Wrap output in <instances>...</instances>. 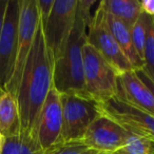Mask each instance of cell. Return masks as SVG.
I'll return each instance as SVG.
<instances>
[{"instance_id": "obj_24", "label": "cell", "mask_w": 154, "mask_h": 154, "mask_svg": "<svg viewBox=\"0 0 154 154\" xmlns=\"http://www.w3.org/2000/svg\"><path fill=\"white\" fill-rule=\"evenodd\" d=\"M7 5H8V0H0V35H1V31H2Z\"/></svg>"}, {"instance_id": "obj_7", "label": "cell", "mask_w": 154, "mask_h": 154, "mask_svg": "<svg viewBox=\"0 0 154 154\" xmlns=\"http://www.w3.org/2000/svg\"><path fill=\"white\" fill-rule=\"evenodd\" d=\"M88 43L91 45L118 73L134 70L106 22V13L98 3L88 28Z\"/></svg>"}, {"instance_id": "obj_3", "label": "cell", "mask_w": 154, "mask_h": 154, "mask_svg": "<svg viewBox=\"0 0 154 154\" xmlns=\"http://www.w3.org/2000/svg\"><path fill=\"white\" fill-rule=\"evenodd\" d=\"M119 73L88 42L84 47L85 94L98 103L114 98Z\"/></svg>"}, {"instance_id": "obj_9", "label": "cell", "mask_w": 154, "mask_h": 154, "mask_svg": "<svg viewBox=\"0 0 154 154\" xmlns=\"http://www.w3.org/2000/svg\"><path fill=\"white\" fill-rule=\"evenodd\" d=\"M19 12V0H8L2 31L0 35V87L5 91L11 80L15 66Z\"/></svg>"}, {"instance_id": "obj_27", "label": "cell", "mask_w": 154, "mask_h": 154, "mask_svg": "<svg viewBox=\"0 0 154 154\" xmlns=\"http://www.w3.org/2000/svg\"><path fill=\"white\" fill-rule=\"evenodd\" d=\"M153 154H154V152H153Z\"/></svg>"}, {"instance_id": "obj_15", "label": "cell", "mask_w": 154, "mask_h": 154, "mask_svg": "<svg viewBox=\"0 0 154 154\" xmlns=\"http://www.w3.org/2000/svg\"><path fill=\"white\" fill-rule=\"evenodd\" d=\"M107 14L132 28L143 14L138 0H103L99 2Z\"/></svg>"}, {"instance_id": "obj_11", "label": "cell", "mask_w": 154, "mask_h": 154, "mask_svg": "<svg viewBox=\"0 0 154 154\" xmlns=\"http://www.w3.org/2000/svg\"><path fill=\"white\" fill-rule=\"evenodd\" d=\"M129 132L101 114L87 130L82 143L93 149L112 154L126 143Z\"/></svg>"}, {"instance_id": "obj_21", "label": "cell", "mask_w": 154, "mask_h": 154, "mask_svg": "<svg viewBox=\"0 0 154 154\" xmlns=\"http://www.w3.org/2000/svg\"><path fill=\"white\" fill-rule=\"evenodd\" d=\"M55 0H37V5L39 10V16L42 23H45L52 12Z\"/></svg>"}, {"instance_id": "obj_16", "label": "cell", "mask_w": 154, "mask_h": 154, "mask_svg": "<svg viewBox=\"0 0 154 154\" xmlns=\"http://www.w3.org/2000/svg\"><path fill=\"white\" fill-rule=\"evenodd\" d=\"M43 152L33 137L23 133L5 138L1 150V154H43Z\"/></svg>"}, {"instance_id": "obj_19", "label": "cell", "mask_w": 154, "mask_h": 154, "mask_svg": "<svg viewBox=\"0 0 154 154\" xmlns=\"http://www.w3.org/2000/svg\"><path fill=\"white\" fill-rule=\"evenodd\" d=\"M154 145L143 137L129 133L126 143L112 154H153Z\"/></svg>"}, {"instance_id": "obj_4", "label": "cell", "mask_w": 154, "mask_h": 154, "mask_svg": "<svg viewBox=\"0 0 154 154\" xmlns=\"http://www.w3.org/2000/svg\"><path fill=\"white\" fill-rule=\"evenodd\" d=\"M62 141H82L89 127L101 116L99 103L77 94H60Z\"/></svg>"}, {"instance_id": "obj_14", "label": "cell", "mask_w": 154, "mask_h": 154, "mask_svg": "<svg viewBox=\"0 0 154 154\" xmlns=\"http://www.w3.org/2000/svg\"><path fill=\"white\" fill-rule=\"evenodd\" d=\"M0 133L5 138L21 133L17 100L7 91L0 96Z\"/></svg>"}, {"instance_id": "obj_18", "label": "cell", "mask_w": 154, "mask_h": 154, "mask_svg": "<svg viewBox=\"0 0 154 154\" xmlns=\"http://www.w3.org/2000/svg\"><path fill=\"white\" fill-rule=\"evenodd\" d=\"M143 71L154 82V17L148 18V31L143 49Z\"/></svg>"}, {"instance_id": "obj_23", "label": "cell", "mask_w": 154, "mask_h": 154, "mask_svg": "<svg viewBox=\"0 0 154 154\" xmlns=\"http://www.w3.org/2000/svg\"><path fill=\"white\" fill-rule=\"evenodd\" d=\"M136 73H137V75H138L139 78L141 79V82H143V84H145L146 86L150 89V91H151V92L153 93V95H154V82H153V80L150 79L149 77H148V75L146 74L143 70L136 71Z\"/></svg>"}, {"instance_id": "obj_1", "label": "cell", "mask_w": 154, "mask_h": 154, "mask_svg": "<svg viewBox=\"0 0 154 154\" xmlns=\"http://www.w3.org/2000/svg\"><path fill=\"white\" fill-rule=\"evenodd\" d=\"M52 87L53 61L43 36L42 24L39 21L16 93L21 133L34 139L41 109Z\"/></svg>"}, {"instance_id": "obj_25", "label": "cell", "mask_w": 154, "mask_h": 154, "mask_svg": "<svg viewBox=\"0 0 154 154\" xmlns=\"http://www.w3.org/2000/svg\"><path fill=\"white\" fill-rule=\"evenodd\" d=\"M3 141H5V137L0 133V154H1V150H2V147H3Z\"/></svg>"}, {"instance_id": "obj_10", "label": "cell", "mask_w": 154, "mask_h": 154, "mask_svg": "<svg viewBox=\"0 0 154 154\" xmlns=\"http://www.w3.org/2000/svg\"><path fill=\"white\" fill-rule=\"evenodd\" d=\"M62 109L60 93L52 87L41 109L36 130L35 139L43 151L62 141Z\"/></svg>"}, {"instance_id": "obj_26", "label": "cell", "mask_w": 154, "mask_h": 154, "mask_svg": "<svg viewBox=\"0 0 154 154\" xmlns=\"http://www.w3.org/2000/svg\"><path fill=\"white\" fill-rule=\"evenodd\" d=\"M3 92H5V90H3V89L1 88V87H0V96H1V95L3 94Z\"/></svg>"}, {"instance_id": "obj_8", "label": "cell", "mask_w": 154, "mask_h": 154, "mask_svg": "<svg viewBox=\"0 0 154 154\" xmlns=\"http://www.w3.org/2000/svg\"><path fill=\"white\" fill-rule=\"evenodd\" d=\"M103 116L116 122L131 134L149 140L154 145V115L116 99L99 103Z\"/></svg>"}, {"instance_id": "obj_2", "label": "cell", "mask_w": 154, "mask_h": 154, "mask_svg": "<svg viewBox=\"0 0 154 154\" xmlns=\"http://www.w3.org/2000/svg\"><path fill=\"white\" fill-rule=\"evenodd\" d=\"M94 0H77L75 22L66 49L53 63V86L60 94H85L84 47L88 42L91 7ZM87 97V96H86Z\"/></svg>"}, {"instance_id": "obj_13", "label": "cell", "mask_w": 154, "mask_h": 154, "mask_svg": "<svg viewBox=\"0 0 154 154\" xmlns=\"http://www.w3.org/2000/svg\"><path fill=\"white\" fill-rule=\"evenodd\" d=\"M106 22H107V26L109 28L111 34L115 38L116 42L118 43L122 51L124 52L126 57L130 61L132 68L135 71L143 70V61L137 55L136 51L134 49V45H133L132 42V37H131L130 26H128L126 23H124L122 21L116 19L115 17H113V16L107 13H106Z\"/></svg>"}, {"instance_id": "obj_22", "label": "cell", "mask_w": 154, "mask_h": 154, "mask_svg": "<svg viewBox=\"0 0 154 154\" xmlns=\"http://www.w3.org/2000/svg\"><path fill=\"white\" fill-rule=\"evenodd\" d=\"M140 7L143 13L150 17H154V0H141Z\"/></svg>"}, {"instance_id": "obj_20", "label": "cell", "mask_w": 154, "mask_h": 154, "mask_svg": "<svg viewBox=\"0 0 154 154\" xmlns=\"http://www.w3.org/2000/svg\"><path fill=\"white\" fill-rule=\"evenodd\" d=\"M148 18L149 16L143 13L136 22L131 28V37L134 49L137 55L143 60V49H145L146 39H147V31H148Z\"/></svg>"}, {"instance_id": "obj_17", "label": "cell", "mask_w": 154, "mask_h": 154, "mask_svg": "<svg viewBox=\"0 0 154 154\" xmlns=\"http://www.w3.org/2000/svg\"><path fill=\"white\" fill-rule=\"evenodd\" d=\"M43 154H109L87 146L82 141H60Z\"/></svg>"}, {"instance_id": "obj_5", "label": "cell", "mask_w": 154, "mask_h": 154, "mask_svg": "<svg viewBox=\"0 0 154 154\" xmlns=\"http://www.w3.org/2000/svg\"><path fill=\"white\" fill-rule=\"evenodd\" d=\"M19 26H18L17 55L12 78L8 84L5 91L16 97L21 75L26 66V59L33 47L36 31L38 28L40 16L37 0H19Z\"/></svg>"}, {"instance_id": "obj_12", "label": "cell", "mask_w": 154, "mask_h": 154, "mask_svg": "<svg viewBox=\"0 0 154 154\" xmlns=\"http://www.w3.org/2000/svg\"><path fill=\"white\" fill-rule=\"evenodd\" d=\"M115 98L154 115V95L135 70L127 71L118 76Z\"/></svg>"}, {"instance_id": "obj_6", "label": "cell", "mask_w": 154, "mask_h": 154, "mask_svg": "<svg viewBox=\"0 0 154 154\" xmlns=\"http://www.w3.org/2000/svg\"><path fill=\"white\" fill-rule=\"evenodd\" d=\"M76 9L77 0H55L48 20L45 23L41 22L43 36L53 63L66 49L74 26Z\"/></svg>"}]
</instances>
